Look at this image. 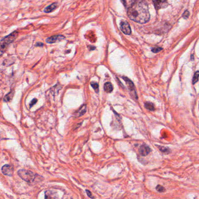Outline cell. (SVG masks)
<instances>
[{
    "instance_id": "obj_1",
    "label": "cell",
    "mask_w": 199,
    "mask_h": 199,
    "mask_svg": "<svg viewBox=\"0 0 199 199\" xmlns=\"http://www.w3.org/2000/svg\"><path fill=\"white\" fill-rule=\"evenodd\" d=\"M127 15L131 20L140 23L147 22L150 18L148 5L142 0L132 3L128 9Z\"/></svg>"
},
{
    "instance_id": "obj_2",
    "label": "cell",
    "mask_w": 199,
    "mask_h": 199,
    "mask_svg": "<svg viewBox=\"0 0 199 199\" xmlns=\"http://www.w3.org/2000/svg\"><path fill=\"white\" fill-rule=\"evenodd\" d=\"M18 174L22 179L29 183H33L36 180V179L39 176L34 172L25 169L19 170Z\"/></svg>"
},
{
    "instance_id": "obj_3",
    "label": "cell",
    "mask_w": 199,
    "mask_h": 199,
    "mask_svg": "<svg viewBox=\"0 0 199 199\" xmlns=\"http://www.w3.org/2000/svg\"><path fill=\"white\" fill-rule=\"evenodd\" d=\"M18 33L17 31H15L11 34L10 35H8L1 40V52L3 54L8 48L9 45L11 44L16 38Z\"/></svg>"
},
{
    "instance_id": "obj_4",
    "label": "cell",
    "mask_w": 199,
    "mask_h": 199,
    "mask_svg": "<svg viewBox=\"0 0 199 199\" xmlns=\"http://www.w3.org/2000/svg\"><path fill=\"white\" fill-rule=\"evenodd\" d=\"M122 78L125 81V82H126V84H127V86H128V89L130 90V92L131 95L133 96L134 97H135L136 99H137L138 97H137V95L136 91L135 86H134V85L133 82H132L127 77H123Z\"/></svg>"
},
{
    "instance_id": "obj_5",
    "label": "cell",
    "mask_w": 199,
    "mask_h": 199,
    "mask_svg": "<svg viewBox=\"0 0 199 199\" xmlns=\"http://www.w3.org/2000/svg\"><path fill=\"white\" fill-rule=\"evenodd\" d=\"M152 1L156 10L164 8L168 5L167 0H152Z\"/></svg>"
},
{
    "instance_id": "obj_6",
    "label": "cell",
    "mask_w": 199,
    "mask_h": 199,
    "mask_svg": "<svg viewBox=\"0 0 199 199\" xmlns=\"http://www.w3.org/2000/svg\"><path fill=\"white\" fill-rule=\"evenodd\" d=\"M120 29L121 31L126 35H130L131 33V27L127 22L122 21L120 23Z\"/></svg>"
},
{
    "instance_id": "obj_7",
    "label": "cell",
    "mask_w": 199,
    "mask_h": 199,
    "mask_svg": "<svg viewBox=\"0 0 199 199\" xmlns=\"http://www.w3.org/2000/svg\"><path fill=\"white\" fill-rule=\"evenodd\" d=\"M65 38L62 36V35H56V36H53L51 37L48 38L46 41L48 43H54L60 41H61L62 40H64Z\"/></svg>"
},
{
    "instance_id": "obj_8",
    "label": "cell",
    "mask_w": 199,
    "mask_h": 199,
    "mask_svg": "<svg viewBox=\"0 0 199 199\" xmlns=\"http://www.w3.org/2000/svg\"><path fill=\"white\" fill-rule=\"evenodd\" d=\"M2 172L4 175L11 176L13 174V168L9 165H5L2 167Z\"/></svg>"
},
{
    "instance_id": "obj_9",
    "label": "cell",
    "mask_w": 199,
    "mask_h": 199,
    "mask_svg": "<svg viewBox=\"0 0 199 199\" xmlns=\"http://www.w3.org/2000/svg\"><path fill=\"white\" fill-rule=\"evenodd\" d=\"M139 151V153L142 156H147V155H148L150 154V152H151V149L148 145L144 144L140 147Z\"/></svg>"
},
{
    "instance_id": "obj_10",
    "label": "cell",
    "mask_w": 199,
    "mask_h": 199,
    "mask_svg": "<svg viewBox=\"0 0 199 199\" xmlns=\"http://www.w3.org/2000/svg\"><path fill=\"white\" fill-rule=\"evenodd\" d=\"M57 8V3H54L51 4V5H50L49 6L47 7L45 10H44V12L45 13H50L52 11H53L55 9H56Z\"/></svg>"
},
{
    "instance_id": "obj_11",
    "label": "cell",
    "mask_w": 199,
    "mask_h": 199,
    "mask_svg": "<svg viewBox=\"0 0 199 199\" xmlns=\"http://www.w3.org/2000/svg\"><path fill=\"white\" fill-rule=\"evenodd\" d=\"M104 90L108 93L112 92L113 90V87L112 84L109 82H106L104 85Z\"/></svg>"
},
{
    "instance_id": "obj_12",
    "label": "cell",
    "mask_w": 199,
    "mask_h": 199,
    "mask_svg": "<svg viewBox=\"0 0 199 199\" xmlns=\"http://www.w3.org/2000/svg\"><path fill=\"white\" fill-rule=\"evenodd\" d=\"M56 193L51 190H47L45 193V198H57Z\"/></svg>"
},
{
    "instance_id": "obj_13",
    "label": "cell",
    "mask_w": 199,
    "mask_h": 199,
    "mask_svg": "<svg viewBox=\"0 0 199 199\" xmlns=\"http://www.w3.org/2000/svg\"><path fill=\"white\" fill-rule=\"evenodd\" d=\"M14 93V91H11V92L8 93L7 95H6L4 97V101L6 102H10L13 98Z\"/></svg>"
},
{
    "instance_id": "obj_14",
    "label": "cell",
    "mask_w": 199,
    "mask_h": 199,
    "mask_svg": "<svg viewBox=\"0 0 199 199\" xmlns=\"http://www.w3.org/2000/svg\"><path fill=\"white\" fill-rule=\"evenodd\" d=\"M86 112V106L85 105H82V106L78 110V111L77 113V115L78 116H82L84 115Z\"/></svg>"
},
{
    "instance_id": "obj_15",
    "label": "cell",
    "mask_w": 199,
    "mask_h": 199,
    "mask_svg": "<svg viewBox=\"0 0 199 199\" xmlns=\"http://www.w3.org/2000/svg\"><path fill=\"white\" fill-rule=\"evenodd\" d=\"M157 147H158L159 150L162 152H163V154H169L170 152H171L170 149L168 148L165 147H162V146H159V145H157Z\"/></svg>"
},
{
    "instance_id": "obj_16",
    "label": "cell",
    "mask_w": 199,
    "mask_h": 199,
    "mask_svg": "<svg viewBox=\"0 0 199 199\" xmlns=\"http://www.w3.org/2000/svg\"><path fill=\"white\" fill-rule=\"evenodd\" d=\"M145 107L146 109H147L149 110L153 111L155 110V107L153 104L151 102H145Z\"/></svg>"
},
{
    "instance_id": "obj_17",
    "label": "cell",
    "mask_w": 199,
    "mask_h": 199,
    "mask_svg": "<svg viewBox=\"0 0 199 199\" xmlns=\"http://www.w3.org/2000/svg\"><path fill=\"white\" fill-rule=\"evenodd\" d=\"M91 85L92 86V87L93 88V89L96 93L99 92V84L97 82H92L91 83Z\"/></svg>"
},
{
    "instance_id": "obj_18",
    "label": "cell",
    "mask_w": 199,
    "mask_h": 199,
    "mask_svg": "<svg viewBox=\"0 0 199 199\" xmlns=\"http://www.w3.org/2000/svg\"><path fill=\"white\" fill-rule=\"evenodd\" d=\"M198 77H199V71H196L193 76V84H196L198 80Z\"/></svg>"
},
{
    "instance_id": "obj_19",
    "label": "cell",
    "mask_w": 199,
    "mask_h": 199,
    "mask_svg": "<svg viewBox=\"0 0 199 199\" xmlns=\"http://www.w3.org/2000/svg\"><path fill=\"white\" fill-rule=\"evenodd\" d=\"M156 190H157L158 191L161 192V193L164 192V191H165V189L163 186H161V185H158V186L156 187Z\"/></svg>"
},
{
    "instance_id": "obj_20",
    "label": "cell",
    "mask_w": 199,
    "mask_h": 199,
    "mask_svg": "<svg viewBox=\"0 0 199 199\" xmlns=\"http://www.w3.org/2000/svg\"><path fill=\"white\" fill-rule=\"evenodd\" d=\"M38 102V100H37V99L35 98L33 99V100L32 101V102H30V107H32V106H34V105H35L36 104V102Z\"/></svg>"
},
{
    "instance_id": "obj_21",
    "label": "cell",
    "mask_w": 199,
    "mask_h": 199,
    "mask_svg": "<svg viewBox=\"0 0 199 199\" xmlns=\"http://www.w3.org/2000/svg\"><path fill=\"white\" fill-rule=\"evenodd\" d=\"M161 50H162V48H161V47H155V48L152 49V51L154 53H158Z\"/></svg>"
},
{
    "instance_id": "obj_22",
    "label": "cell",
    "mask_w": 199,
    "mask_h": 199,
    "mask_svg": "<svg viewBox=\"0 0 199 199\" xmlns=\"http://www.w3.org/2000/svg\"><path fill=\"white\" fill-rule=\"evenodd\" d=\"M189 16V12L188 11H186L183 14V18H185V19H187L188 18Z\"/></svg>"
},
{
    "instance_id": "obj_23",
    "label": "cell",
    "mask_w": 199,
    "mask_h": 199,
    "mask_svg": "<svg viewBox=\"0 0 199 199\" xmlns=\"http://www.w3.org/2000/svg\"><path fill=\"white\" fill-rule=\"evenodd\" d=\"M86 194H87V195L89 196V197H90V198H93V197L92 196V194H91V191H89L88 190H86Z\"/></svg>"
},
{
    "instance_id": "obj_24",
    "label": "cell",
    "mask_w": 199,
    "mask_h": 199,
    "mask_svg": "<svg viewBox=\"0 0 199 199\" xmlns=\"http://www.w3.org/2000/svg\"><path fill=\"white\" fill-rule=\"evenodd\" d=\"M36 46H40V47H42V46H43V44L42 43H40V42H39V43H37Z\"/></svg>"
},
{
    "instance_id": "obj_25",
    "label": "cell",
    "mask_w": 199,
    "mask_h": 199,
    "mask_svg": "<svg viewBox=\"0 0 199 199\" xmlns=\"http://www.w3.org/2000/svg\"><path fill=\"white\" fill-rule=\"evenodd\" d=\"M122 1L123 2V3H124V5H126V4H125V1H124V0H122Z\"/></svg>"
}]
</instances>
